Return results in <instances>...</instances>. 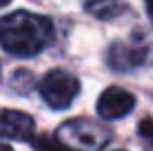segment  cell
Wrapping results in <instances>:
<instances>
[{"mask_svg": "<svg viewBox=\"0 0 153 151\" xmlns=\"http://www.w3.org/2000/svg\"><path fill=\"white\" fill-rule=\"evenodd\" d=\"M56 38L51 18L31 11H13L0 18V47L16 58H31Z\"/></svg>", "mask_w": 153, "mask_h": 151, "instance_id": "6da1fadb", "label": "cell"}, {"mask_svg": "<svg viewBox=\"0 0 153 151\" xmlns=\"http://www.w3.org/2000/svg\"><path fill=\"white\" fill-rule=\"evenodd\" d=\"M56 138L65 142L67 147H71L73 151H100L109 142V131L93 120L78 118V120L60 124V129L56 131Z\"/></svg>", "mask_w": 153, "mask_h": 151, "instance_id": "7a4b0ae2", "label": "cell"}, {"mask_svg": "<svg viewBox=\"0 0 153 151\" xmlns=\"http://www.w3.org/2000/svg\"><path fill=\"white\" fill-rule=\"evenodd\" d=\"M38 89H40L42 100L51 109H58V111H60V109L71 107V102L76 100V96L80 93V82H78V78L73 74H69V71L53 69L40 80Z\"/></svg>", "mask_w": 153, "mask_h": 151, "instance_id": "3957f363", "label": "cell"}, {"mask_svg": "<svg viewBox=\"0 0 153 151\" xmlns=\"http://www.w3.org/2000/svg\"><path fill=\"white\" fill-rule=\"evenodd\" d=\"M107 58L113 71H133L138 67L149 65L151 49L138 42H113Z\"/></svg>", "mask_w": 153, "mask_h": 151, "instance_id": "277c9868", "label": "cell"}, {"mask_svg": "<svg viewBox=\"0 0 153 151\" xmlns=\"http://www.w3.org/2000/svg\"><path fill=\"white\" fill-rule=\"evenodd\" d=\"M135 107V96L122 87H109L98 98V116L104 120H118L131 113Z\"/></svg>", "mask_w": 153, "mask_h": 151, "instance_id": "5b68a950", "label": "cell"}, {"mask_svg": "<svg viewBox=\"0 0 153 151\" xmlns=\"http://www.w3.org/2000/svg\"><path fill=\"white\" fill-rule=\"evenodd\" d=\"M33 133H36V122L29 113L18 111V109H4L0 113V136L2 138L31 142Z\"/></svg>", "mask_w": 153, "mask_h": 151, "instance_id": "8992f818", "label": "cell"}, {"mask_svg": "<svg viewBox=\"0 0 153 151\" xmlns=\"http://www.w3.org/2000/svg\"><path fill=\"white\" fill-rule=\"evenodd\" d=\"M84 9H87V13H91L98 20H113L118 16L126 13L129 4L124 0H87Z\"/></svg>", "mask_w": 153, "mask_h": 151, "instance_id": "52a82bcc", "label": "cell"}, {"mask_svg": "<svg viewBox=\"0 0 153 151\" xmlns=\"http://www.w3.org/2000/svg\"><path fill=\"white\" fill-rule=\"evenodd\" d=\"M31 144H33V149H38V151H73L71 147H67L65 142H60L58 138H51L49 133L38 136V138H31Z\"/></svg>", "mask_w": 153, "mask_h": 151, "instance_id": "ba28073f", "label": "cell"}, {"mask_svg": "<svg viewBox=\"0 0 153 151\" xmlns=\"http://www.w3.org/2000/svg\"><path fill=\"white\" fill-rule=\"evenodd\" d=\"M138 136H140V142L144 147V151H153V120L151 118H144L138 124Z\"/></svg>", "mask_w": 153, "mask_h": 151, "instance_id": "9c48e42d", "label": "cell"}, {"mask_svg": "<svg viewBox=\"0 0 153 151\" xmlns=\"http://www.w3.org/2000/svg\"><path fill=\"white\" fill-rule=\"evenodd\" d=\"M146 11H149V18L153 22V0H146Z\"/></svg>", "mask_w": 153, "mask_h": 151, "instance_id": "30bf717a", "label": "cell"}, {"mask_svg": "<svg viewBox=\"0 0 153 151\" xmlns=\"http://www.w3.org/2000/svg\"><path fill=\"white\" fill-rule=\"evenodd\" d=\"M0 151H13L9 144H4V142H0Z\"/></svg>", "mask_w": 153, "mask_h": 151, "instance_id": "8fae6325", "label": "cell"}, {"mask_svg": "<svg viewBox=\"0 0 153 151\" xmlns=\"http://www.w3.org/2000/svg\"><path fill=\"white\" fill-rule=\"evenodd\" d=\"M9 2H11V0H0V9H2V7H7Z\"/></svg>", "mask_w": 153, "mask_h": 151, "instance_id": "7c38bea8", "label": "cell"}, {"mask_svg": "<svg viewBox=\"0 0 153 151\" xmlns=\"http://www.w3.org/2000/svg\"><path fill=\"white\" fill-rule=\"evenodd\" d=\"M115 151H124V149H115Z\"/></svg>", "mask_w": 153, "mask_h": 151, "instance_id": "4fadbf2b", "label": "cell"}]
</instances>
